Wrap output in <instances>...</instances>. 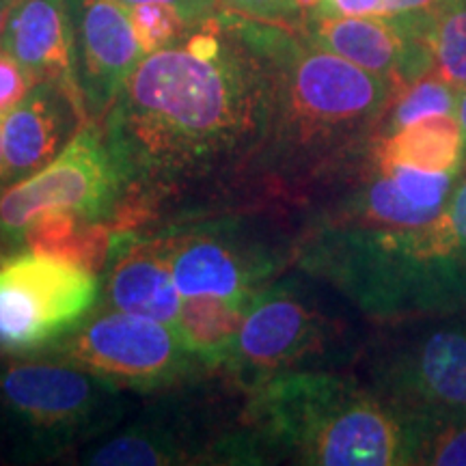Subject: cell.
Instances as JSON below:
<instances>
[{
    "instance_id": "6da1fadb",
    "label": "cell",
    "mask_w": 466,
    "mask_h": 466,
    "mask_svg": "<svg viewBox=\"0 0 466 466\" xmlns=\"http://www.w3.org/2000/svg\"><path fill=\"white\" fill-rule=\"evenodd\" d=\"M270 80L223 14L147 55L102 119L121 188L149 192L255 162L270 130Z\"/></svg>"
},
{
    "instance_id": "7a4b0ae2",
    "label": "cell",
    "mask_w": 466,
    "mask_h": 466,
    "mask_svg": "<svg viewBox=\"0 0 466 466\" xmlns=\"http://www.w3.org/2000/svg\"><path fill=\"white\" fill-rule=\"evenodd\" d=\"M270 80V130L258 165L300 184L359 160L374 141L395 86L285 25L223 14Z\"/></svg>"
},
{
    "instance_id": "3957f363",
    "label": "cell",
    "mask_w": 466,
    "mask_h": 466,
    "mask_svg": "<svg viewBox=\"0 0 466 466\" xmlns=\"http://www.w3.org/2000/svg\"><path fill=\"white\" fill-rule=\"evenodd\" d=\"M244 419L247 462L279 453L311 466H417L428 425L401 415L374 387L316 370L255 384Z\"/></svg>"
},
{
    "instance_id": "277c9868",
    "label": "cell",
    "mask_w": 466,
    "mask_h": 466,
    "mask_svg": "<svg viewBox=\"0 0 466 466\" xmlns=\"http://www.w3.org/2000/svg\"><path fill=\"white\" fill-rule=\"evenodd\" d=\"M374 389L408 419L466 417V311L421 318L378 357Z\"/></svg>"
},
{
    "instance_id": "5b68a950",
    "label": "cell",
    "mask_w": 466,
    "mask_h": 466,
    "mask_svg": "<svg viewBox=\"0 0 466 466\" xmlns=\"http://www.w3.org/2000/svg\"><path fill=\"white\" fill-rule=\"evenodd\" d=\"M116 384L52 359L17 363L0 374V398L46 451L96 436L121 412Z\"/></svg>"
},
{
    "instance_id": "8992f818",
    "label": "cell",
    "mask_w": 466,
    "mask_h": 466,
    "mask_svg": "<svg viewBox=\"0 0 466 466\" xmlns=\"http://www.w3.org/2000/svg\"><path fill=\"white\" fill-rule=\"evenodd\" d=\"M100 294L96 272L28 250L0 264V350L50 348L83 322Z\"/></svg>"
},
{
    "instance_id": "52a82bcc",
    "label": "cell",
    "mask_w": 466,
    "mask_h": 466,
    "mask_svg": "<svg viewBox=\"0 0 466 466\" xmlns=\"http://www.w3.org/2000/svg\"><path fill=\"white\" fill-rule=\"evenodd\" d=\"M52 359L76 365L119 389H158L199 363L173 324L110 311L83 319L50 346Z\"/></svg>"
},
{
    "instance_id": "ba28073f",
    "label": "cell",
    "mask_w": 466,
    "mask_h": 466,
    "mask_svg": "<svg viewBox=\"0 0 466 466\" xmlns=\"http://www.w3.org/2000/svg\"><path fill=\"white\" fill-rule=\"evenodd\" d=\"M121 179L97 124H85L61 154L0 195V229L22 233L48 212H76L89 220L113 217Z\"/></svg>"
},
{
    "instance_id": "9c48e42d",
    "label": "cell",
    "mask_w": 466,
    "mask_h": 466,
    "mask_svg": "<svg viewBox=\"0 0 466 466\" xmlns=\"http://www.w3.org/2000/svg\"><path fill=\"white\" fill-rule=\"evenodd\" d=\"M337 324L288 285L255 294L225 370L247 389L288 371L309 370L337 339Z\"/></svg>"
},
{
    "instance_id": "30bf717a",
    "label": "cell",
    "mask_w": 466,
    "mask_h": 466,
    "mask_svg": "<svg viewBox=\"0 0 466 466\" xmlns=\"http://www.w3.org/2000/svg\"><path fill=\"white\" fill-rule=\"evenodd\" d=\"M76 28V69L89 121L97 124L143 61L130 11L119 0H69Z\"/></svg>"
},
{
    "instance_id": "8fae6325",
    "label": "cell",
    "mask_w": 466,
    "mask_h": 466,
    "mask_svg": "<svg viewBox=\"0 0 466 466\" xmlns=\"http://www.w3.org/2000/svg\"><path fill=\"white\" fill-rule=\"evenodd\" d=\"M175 285L184 296H223V299H253L270 285L279 261L270 250L248 244L233 233L192 231L160 238Z\"/></svg>"
},
{
    "instance_id": "7c38bea8",
    "label": "cell",
    "mask_w": 466,
    "mask_h": 466,
    "mask_svg": "<svg viewBox=\"0 0 466 466\" xmlns=\"http://www.w3.org/2000/svg\"><path fill=\"white\" fill-rule=\"evenodd\" d=\"M302 33L354 66L391 80L398 91L432 74L430 39L408 31L391 17H305Z\"/></svg>"
},
{
    "instance_id": "4fadbf2b",
    "label": "cell",
    "mask_w": 466,
    "mask_h": 466,
    "mask_svg": "<svg viewBox=\"0 0 466 466\" xmlns=\"http://www.w3.org/2000/svg\"><path fill=\"white\" fill-rule=\"evenodd\" d=\"M3 50L28 69L37 83H56L85 108L69 0H14L3 33Z\"/></svg>"
},
{
    "instance_id": "5bb4252c",
    "label": "cell",
    "mask_w": 466,
    "mask_h": 466,
    "mask_svg": "<svg viewBox=\"0 0 466 466\" xmlns=\"http://www.w3.org/2000/svg\"><path fill=\"white\" fill-rule=\"evenodd\" d=\"M89 124L86 110L50 80H39L11 113L3 115L5 177L25 179L63 151L74 127Z\"/></svg>"
},
{
    "instance_id": "9a60e30c",
    "label": "cell",
    "mask_w": 466,
    "mask_h": 466,
    "mask_svg": "<svg viewBox=\"0 0 466 466\" xmlns=\"http://www.w3.org/2000/svg\"><path fill=\"white\" fill-rule=\"evenodd\" d=\"M108 302L130 316L175 324L182 294L175 285L171 261L160 240L134 244L119 255L108 275Z\"/></svg>"
},
{
    "instance_id": "2e32d148",
    "label": "cell",
    "mask_w": 466,
    "mask_h": 466,
    "mask_svg": "<svg viewBox=\"0 0 466 466\" xmlns=\"http://www.w3.org/2000/svg\"><path fill=\"white\" fill-rule=\"evenodd\" d=\"M370 151L387 165L450 173L466 167V132L458 115H428L374 137Z\"/></svg>"
},
{
    "instance_id": "e0dca14e",
    "label": "cell",
    "mask_w": 466,
    "mask_h": 466,
    "mask_svg": "<svg viewBox=\"0 0 466 466\" xmlns=\"http://www.w3.org/2000/svg\"><path fill=\"white\" fill-rule=\"evenodd\" d=\"M253 299L184 296L173 326L184 348L199 360V365H225Z\"/></svg>"
},
{
    "instance_id": "ac0fdd59",
    "label": "cell",
    "mask_w": 466,
    "mask_h": 466,
    "mask_svg": "<svg viewBox=\"0 0 466 466\" xmlns=\"http://www.w3.org/2000/svg\"><path fill=\"white\" fill-rule=\"evenodd\" d=\"M188 441L158 425H137L86 453L85 464L97 466H165L190 462Z\"/></svg>"
},
{
    "instance_id": "d6986e66",
    "label": "cell",
    "mask_w": 466,
    "mask_h": 466,
    "mask_svg": "<svg viewBox=\"0 0 466 466\" xmlns=\"http://www.w3.org/2000/svg\"><path fill=\"white\" fill-rule=\"evenodd\" d=\"M458 100L460 91L441 80L439 76H423L395 93L376 137L400 130V127L428 115H458Z\"/></svg>"
},
{
    "instance_id": "ffe728a7",
    "label": "cell",
    "mask_w": 466,
    "mask_h": 466,
    "mask_svg": "<svg viewBox=\"0 0 466 466\" xmlns=\"http://www.w3.org/2000/svg\"><path fill=\"white\" fill-rule=\"evenodd\" d=\"M432 74L462 91L466 86V0H447L436 15L432 33Z\"/></svg>"
},
{
    "instance_id": "44dd1931",
    "label": "cell",
    "mask_w": 466,
    "mask_h": 466,
    "mask_svg": "<svg viewBox=\"0 0 466 466\" xmlns=\"http://www.w3.org/2000/svg\"><path fill=\"white\" fill-rule=\"evenodd\" d=\"M127 11H130L134 35L145 56L175 46L186 31L195 28L171 5H134V7H127Z\"/></svg>"
},
{
    "instance_id": "7402d4cb",
    "label": "cell",
    "mask_w": 466,
    "mask_h": 466,
    "mask_svg": "<svg viewBox=\"0 0 466 466\" xmlns=\"http://www.w3.org/2000/svg\"><path fill=\"white\" fill-rule=\"evenodd\" d=\"M417 464L466 466V417L425 425Z\"/></svg>"
},
{
    "instance_id": "603a6c76",
    "label": "cell",
    "mask_w": 466,
    "mask_h": 466,
    "mask_svg": "<svg viewBox=\"0 0 466 466\" xmlns=\"http://www.w3.org/2000/svg\"><path fill=\"white\" fill-rule=\"evenodd\" d=\"M220 5L233 14L250 17L259 22H275V25H294L302 22L299 0H220Z\"/></svg>"
},
{
    "instance_id": "cb8c5ba5",
    "label": "cell",
    "mask_w": 466,
    "mask_h": 466,
    "mask_svg": "<svg viewBox=\"0 0 466 466\" xmlns=\"http://www.w3.org/2000/svg\"><path fill=\"white\" fill-rule=\"evenodd\" d=\"M35 85H37V78L22 67L9 52L0 48V115L11 113L33 91Z\"/></svg>"
},
{
    "instance_id": "d4e9b609",
    "label": "cell",
    "mask_w": 466,
    "mask_h": 466,
    "mask_svg": "<svg viewBox=\"0 0 466 466\" xmlns=\"http://www.w3.org/2000/svg\"><path fill=\"white\" fill-rule=\"evenodd\" d=\"M126 7L134 5H171L182 14L192 26H199L218 14V0H119Z\"/></svg>"
},
{
    "instance_id": "484cf974",
    "label": "cell",
    "mask_w": 466,
    "mask_h": 466,
    "mask_svg": "<svg viewBox=\"0 0 466 466\" xmlns=\"http://www.w3.org/2000/svg\"><path fill=\"white\" fill-rule=\"evenodd\" d=\"M387 0H326L305 17H341V15H380ZM302 17V20H305Z\"/></svg>"
},
{
    "instance_id": "4316f807",
    "label": "cell",
    "mask_w": 466,
    "mask_h": 466,
    "mask_svg": "<svg viewBox=\"0 0 466 466\" xmlns=\"http://www.w3.org/2000/svg\"><path fill=\"white\" fill-rule=\"evenodd\" d=\"M11 3H14V0H0V48H3V33H5V25H7Z\"/></svg>"
},
{
    "instance_id": "83f0119b",
    "label": "cell",
    "mask_w": 466,
    "mask_h": 466,
    "mask_svg": "<svg viewBox=\"0 0 466 466\" xmlns=\"http://www.w3.org/2000/svg\"><path fill=\"white\" fill-rule=\"evenodd\" d=\"M322 3H326V0H299V7H300L302 17L313 14V11H316Z\"/></svg>"
},
{
    "instance_id": "f1b7e54d",
    "label": "cell",
    "mask_w": 466,
    "mask_h": 466,
    "mask_svg": "<svg viewBox=\"0 0 466 466\" xmlns=\"http://www.w3.org/2000/svg\"><path fill=\"white\" fill-rule=\"evenodd\" d=\"M458 119L462 124L464 132H466V86L460 91V100H458Z\"/></svg>"
},
{
    "instance_id": "f546056e",
    "label": "cell",
    "mask_w": 466,
    "mask_h": 466,
    "mask_svg": "<svg viewBox=\"0 0 466 466\" xmlns=\"http://www.w3.org/2000/svg\"><path fill=\"white\" fill-rule=\"evenodd\" d=\"M5 138H3V115H0V179L5 177Z\"/></svg>"
},
{
    "instance_id": "4dcf8cb0",
    "label": "cell",
    "mask_w": 466,
    "mask_h": 466,
    "mask_svg": "<svg viewBox=\"0 0 466 466\" xmlns=\"http://www.w3.org/2000/svg\"><path fill=\"white\" fill-rule=\"evenodd\" d=\"M218 3H220V0H218Z\"/></svg>"
}]
</instances>
